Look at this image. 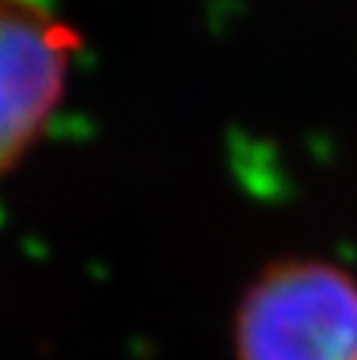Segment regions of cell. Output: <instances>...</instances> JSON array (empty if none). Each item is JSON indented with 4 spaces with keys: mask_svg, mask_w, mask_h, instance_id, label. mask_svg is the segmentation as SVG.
I'll return each mask as SVG.
<instances>
[{
    "mask_svg": "<svg viewBox=\"0 0 357 360\" xmlns=\"http://www.w3.org/2000/svg\"><path fill=\"white\" fill-rule=\"evenodd\" d=\"M234 360H357V275L285 256L250 278L231 319Z\"/></svg>",
    "mask_w": 357,
    "mask_h": 360,
    "instance_id": "obj_1",
    "label": "cell"
},
{
    "mask_svg": "<svg viewBox=\"0 0 357 360\" xmlns=\"http://www.w3.org/2000/svg\"><path fill=\"white\" fill-rule=\"evenodd\" d=\"M82 38L48 0H0V180L48 133Z\"/></svg>",
    "mask_w": 357,
    "mask_h": 360,
    "instance_id": "obj_2",
    "label": "cell"
}]
</instances>
